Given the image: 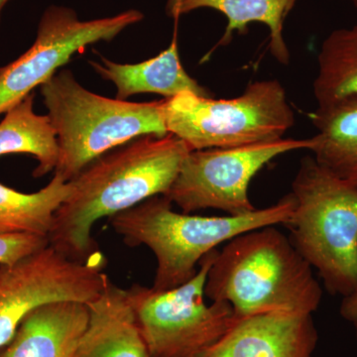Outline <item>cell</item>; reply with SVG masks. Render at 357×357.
I'll return each instance as SVG.
<instances>
[{
	"mask_svg": "<svg viewBox=\"0 0 357 357\" xmlns=\"http://www.w3.org/2000/svg\"><path fill=\"white\" fill-rule=\"evenodd\" d=\"M317 134L310 151L326 170L357 184V98L318 105L310 114Z\"/></svg>",
	"mask_w": 357,
	"mask_h": 357,
	"instance_id": "obj_16",
	"label": "cell"
},
{
	"mask_svg": "<svg viewBox=\"0 0 357 357\" xmlns=\"http://www.w3.org/2000/svg\"><path fill=\"white\" fill-rule=\"evenodd\" d=\"M314 95L318 105L357 98V24L333 30L324 40Z\"/></svg>",
	"mask_w": 357,
	"mask_h": 357,
	"instance_id": "obj_19",
	"label": "cell"
},
{
	"mask_svg": "<svg viewBox=\"0 0 357 357\" xmlns=\"http://www.w3.org/2000/svg\"><path fill=\"white\" fill-rule=\"evenodd\" d=\"M9 0H0V21H1L2 11H3L4 7L8 3Z\"/></svg>",
	"mask_w": 357,
	"mask_h": 357,
	"instance_id": "obj_22",
	"label": "cell"
},
{
	"mask_svg": "<svg viewBox=\"0 0 357 357\" xmlns=\"http://www.w3.org/2000/svg\"><path fill=\"white\" fill-rule=\"evenodd\" d=\"M172 206L166 197L156 196L109 218L126 245H144L153 252L157 267L152 288L156 291L171 290L192 280L199 261L220 244L250 230L284 225L295 199L290 192L273 206L225 217L178 213Z\"/></svg>",
	"mask_w": 357,
	"mask_h": 357,
	"instance_id": "obj_3",
	"label": "cell"
},
{
	"mask_svg": "<svg viewBox=\"0 0 357 357\" xmlns=\"http://www.w3.org/2000/svg\"><path fill=\"white\" fill-rule=\"evenodd\" d=\"M88 305L60 301L27 314L0 357H74L89 325Z\"/></svg>",
	"mask_w": 357,
	"mask_h": 357,
	"instance_id": "obj_12",
	"label": "cell"
},
{
	"mask_svg": "<svg viewBox=\"0 0 357 357\" xmlns=\"http://www.w3.org/2000/svg\"><path fill=\"white\" fill-rule=\"evenodd\" d=\"M89 65L116 89L115 98L126 100L138 93H155L173 98L183 93L211 96L210 91L192 79L178 57L177 40L156 57L137 64H121L100 56V61H89Z\"/></svg>",
	"mask_w": 357,
	"mask_h": 357,
	"instance_id": "obj_14",
	"label": "cell"
},
{
	"mask_svg": "<svg viewBox=\"0 0 357 357\" xmlns=\"http://www.w3.org/2000/svg\"><path fill=\"white\" fill-rule=\"evenodd\" d=\"M89 321L74 357H149L128 290L109 281L89 302Z\"/></svg>",
	"mask_w": 357,
	"mask_h": 357,
	"instance_id": "obj_13",
	"label": "cell"
},
{
	"mask_svg": "<svg viewBox=\"0 0 357 357\" xmlns=\"http://www.w3.org/2000/svg\"><path fill=\"white\" fill-rule=\"evenodd\" d=\"M297 0H168L167 13L180 17L201 8L220 11L227 17L225 34L217 46L229 43L234 32L243 33L250 23L259 22L269 29V50L280 64L288 65L290 52L283 36L284 21Z\"/></svg>",
	"mask_w": 357,
	"mask_h": 357,
	"instance_id": "obj_15",
	"label": "cell"
},
{
	"mask_svg": "<svg viewBox=\"0 0 357 357\" xmlns=\"http://www.w3.org/2000/svg\"><path fill=\"white\" fill-rule=\"evenodd\" d=\"M347 1H349L354 8L357 9V0H347Z\"/></svg>",
	"mask_w": 357,
	"mask_h": 357,
	"instance_id": "obj_23",
	"label": "cell"
},
{
	"mask_svg": "<svg viewBox=\"0 0 357 357\" xmlns=\"http://www.w3.org/2000/svg\"><path fill=\"white\" fill-rule=\"evenodd\" d=\"M60 146L55 173L67 182L98 157L143 136H165L164 100L132 102L91 93L68 69L40 86Z\"/></svg>",
	"mask_w": 357,
	"mask_h": 357,
	"instance_id": "obj_4",
	"label": "cell"
},
{
	"mask_svg": "<svg viewBox=\"0 0 357 357\" xmlns=\"http://www.w3.org/2000/svg\"><path fill=\"white\" fill-rule=\"evenodd\" d=\"M191 151L173 134L147 135L103 154L69 181L70 194L56 211L49 244L70 259L98 252L91 229L156 196H166Z\"/></svg>",
	"mask_w": 357,
	"mask_h": 357,
	"instance_id": "obj_1",
	"label": "cell"
},
{
	"mask_svg": "<svg viewBox=\"0 0 357 357\" xmlns=\"http://www.w3.org/2000/svg\"><path fill=\"white\" fill-rule=\"evenodd\" d=\"M34 93L16 103L0 122V157L30 154L38 161L33 177L41 178L57 168L60 146L50 117L34 112Z\"/></svg>",
	"mask_w": 357,
	"mask_h": 357,
	"instance_id": "obj_17",
	"label": "cell"
},
{
	"mask_svg": "<svg viewBox=\"0 0 357 357\" xmlns=\"http://www.w3.org/2000/svg\"><path fill=\"white\" fill-rule=\"evenodd\" d=\"M102 251L76 261L50 244L10 264L0 265V347L13 338L33 310L60 301L89 304L105 290L109 277Z\"/></svg>",
	"mask_w": 357,
	"mask_h": 357,
	"instance_id": "obj_8",
	"label": "cell"
},
{
	"mask_svg": "<svg viewBox=\"0 0 357 357\" xmlns=\"http://www.w3.org/2000/svg\"><path fill=\"white\" fill-rule=\"evenodd\" d=\"M312 268L274 225L239 234L218 251L204 297L229 303L236 319L274 311L312 314L323 289Z\"/></svg>",
	"mask_w": 357,
	"mask_h": 357,
	"instance_id": "obj_2",
	"label": "cell"
},
{
	"mask_svg": "<svg viewBox=\"0 0 357 357\" xmlns=\"http://www.w3.org/2000/svg\"><path fill=\"white\" fill-rule=\"evenodd\" d=\"M218 252L204 256L196 276L180 287L156 291L134 284L126 289L148 356L198 357L234 325L229 303L204 301L206 276Z\"/></svg>",
	"mask_w": 357,
	"mask_h": 357,
	"instance_id": "obj_7",
	"label": "cell"
},
{
	"mask_svg": "<svg viewBox=\"0 0 357 357\" xmlns=\"http://www.w3.org/2000/svg\"><path fill=\"white\" fill-rule=\"evenodd\" d=\"M70 194V182L57 173L46 187L33 194L0 184V234H33L48 238L56 211Z\"/></svg>",
	"mask_w": 357,
	"mask_h": 357,
	"instance_id": "obj_18",
	"label": "cell"
},
{
	"mask_svg": "<svg viewBox=\"0 0 357 357\" xmlns=\"http://www.w3.org/2000/svg\"><path fill=\"white\" fill-rule=\"evenodd\" d=\"M49 245L47 237L33 234H0V265L10 264Z\"/></svg>",
	"mask_w": 357,
	"mask_h": 357,
	"instance_id": "obj_20",
	"label": "cell"
},
{
	"mask_svg": "<svg viewBox=\"0 0 357 357\" xmlns=\"http://www.w3.org/2000/svg\"><path fill=\"white\" fill-rule=\"evenodd\" d=\"M340 314L342 319L354 326L357 337V289L349 295L342 297Z\"/></svg>",
	"mask_w": 357,
	"mask_h": 357,
	"instance_id": "obj_21",
	"label": "cell"
},
{
	"mask_svg": "<svg viewBox=\"0 0 357 357\" xmlns=\"http://www.w3.org/2000/svg\"><path fill=\"white\" fill-rule=\"evenodd\" d=\"M291 194L295 206L284 223L291 243L331 295H349L357 289V184L307 156Z\"/></svg>",
	"mask_w": 357,
	"mask_h": 357,
	"instance_id": "obj_5",
	"label": "cell"
},
{
	"mask_svg": "<svg viewBox=\"0 0 357 357\" xmlns=\"http://www.w3.org/2000/svg\"><path fill=\"white\" fill-rule=\"evenodd\" d=\"M143 18L141 11L129 9L109 17L81 20L70 7L49 6L40 18L32 46L0 68V115L49 81L89 45L112 41Z\"/></svg>",
	"mask_w": 357,
	"mask_h": 357,
	"instance_id": "obj_10",
	"label": "cell"
},
{
	"mask_svg": "<svg viewBox=\"0 0 357 357\" xmlns=\"http://www.w3.org/2000/svg\"><path fill=\"white\" fill-rule=\"evenodd\" d=\"M164 117L168 133L191 151L274 142L295 123L285 89L277 79L255 82L230 100L192 93L165 98Z\"/></svg>",
	"mask_w": 357,
	"mask_h": 357,
	"instance_id": "obj_6",
	"label": "cell"
},
{
	"mask_svg": "<svg viewBox=\"0 0 357 357\" xmlns=\"http://www.w3.org/2000/svg\"><path fill=\"white\" fill-rule=\"evenodd\" d=\"M319 333L312 314L274 311L236 319L198 357H312Z\"/></svg>",
	"mask_w": 357,
	"mask_h": 357,
	"instance_id": "obj_11",
	"label": "cell"
},
{
	"mask_svg": "<svg viewBox=\"0 0 357 357\" xmlns=\"http://www.w3.org/2000/svg\"><path fill=\"white\" fill-rule=\"evenodd\" d=\"M312 147L309 138L192 150L164 197L185 213L215 208L229 215H245L256 210L248 196L249 184L256 174L282 154Z\"/></svg>",
	"mask_w": 357,
	"mask_h": 357,
	"instance_id": "obj_9",
	"label": "cell"
}]
</instances>
